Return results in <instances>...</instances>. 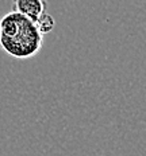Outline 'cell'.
<instances>
[{"instance_id":"obj_3","label":"cell","mask_w":146,"mask_h":156,"mask_svg":"<svg viewBox=\"0 0 146 156\" xmlns=\"http://www.w3.org/2000/svg\"><path fill=\"white\" fill-rule=\"evenodd\" d=\"M34 23H35V27H37V30L39 31L41 35H47L49 32L53 31L54 26H56V22H54L53 16L50 14H47V11L42 12L41 16L34 22Z\"/></svg>"},{"instance_id":"obj_1","label":"cell","mask_w":146,"mask_h":156,"mask_svg":"<svg viewBox=\"0 0 146 156\" xmlns=\"http://www.w3.org/2000/svg\"><path fill=\"white\" fill-rule=\"evenodd\" d=\"M0 46L11 57L27 59L41 51L43 35L28 18L11 11L0 20Z\"/></svg>"},{"instance_id":"obj_4","label":"cell","mask_w":146,"mask_h":156,"mask_svg":"<svg viewBox=\"0 0 146 156\" xmlns=\"http://www.w3.org/2000/svg\"><path fill=\"white\" fill-rule=\"evenodd\" d=\"M0 34H2V28H0Z\"/></svg>"},{"instance_id":"obj_2","label":"cell","mask_w":146,"mask_h":156,"mask_svg":"<svg viewBox=\"0 0 146 156\" xmlns=\"http://www.w3.org/2000/svg\"><path fill=\"white\" fill-rule=\"evenodd\" d=\"M47 3L45 0H12V11L35 22L42 12L46 11Z\"/></svg>"}]
</instances>
